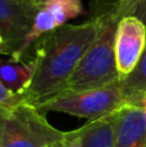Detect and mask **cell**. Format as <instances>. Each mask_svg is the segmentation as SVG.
Here are the masks:
<instances>
[{"instance_id":"obj_7","label":"cell","mask_w":146,"mask_h":147,"mask_svg":"<svg viewBox=\"0 0 146 147\" xmlns=\"http://www.w3.org/2000/svg\"><path fill=\"white\" fill-rule=\"evenodd\" d=\"M114 147H146V123L141 107H123Z\"/></svg>"},{"instance_id":"obj_1","label":"cell","mask_w":146,"mask_h":147,"mask_svg":"<svg viewBox=\"0 0 146 147\" xmlns=\"http://www.w3.org/2000/svg\"><path fill=\"white\" fill-rule=\"evenodd\" d=\"M97 20L91 16L84 23L65 25L36 41L32 47L36 69L22 96L25 103L40 110L66 92L69 80L97 35Z\"/></svg>"},{"instance_id":"obj_12","label":"cell","mask_w":146,"mask_h":147,"mask_svg":"<svg viewBox=\"0 0 146 147\" xmlns=\"http://www.w3.org/2000/svg\"><path fill=\"white\" fill-rule=\"evenodd\" d=\"M22 102V97L18 96V94H14L9 89H7L4 84L0 81V106L8 110H13L17 106H20Z\"/></svg>"},{"instance_id":"obj_18","label":"cell","mask_w":146,"mask_h":147,"mask_svg":"<svg viewBox=\"0 0 146 147\" xmlns=\"http://www.w3.org/2000/svg\"><path fill=\"white\" fill-rule=\"evenodd\" d=\"M139 107H141V110H142V112H144V117H145V123H146V98H144L141 101V103H140V106Z\"/></svg>"},{"instance_id":"obj_4","label":"cell","mask_w":146,"mask_h":147,"mask_svg":"<svg viewBox=\"0 0 146 147\" xmlns=\"http://www.w3.org/2000/svg\"><path fill=\"white\" fill-rule=\"evenodd\" d=\"M126 106L122 94L120 80L101 88L82 92H65L40 109L41 112H62L84 117L89 121L101 119Z\"/></svg>"},{"instance_id":"obj_10","label":"cell","mask_w":146,"mask_h":147,"mask_svg":"<svg viewBox=\"0 0 146 147\" xmlns=\"http://www.w3.org/2000/svg\"><path fill=\"white\" fill-rule=\"evenodd\" d=\"M120 86L126 106L139 107L146 98V48L133 71L120 79Z\"/></svg>"},{"instance_id":"obj_5","label":"cell","mask_w":146,"mask_h":147,"mask_svg":"<svg viewBox=\"0 0 146 147\" xmlns=\"http://www.w3.org/2000/svg\"><path fill=\"white\" fill-rule=\"evenodd\" d=\"M146 48V25L135 16L120 18L115 36V59L120 79L137 66Z\"/></svg>"},{"instance_id":"obj_13","label":"cell","mask_w":146,"mask_h":147,"mask_svg":"<svg viewBox=\"0 0 146 147\" xmlns=\"http://www.w3.org/2000/svg\"><path fill=\"white\" fill-rule=\"evenodd\" d=\"M137 4V0H119V9L122 16H132L133 9Z\"/></svg>"},{"instance_id":"obj_9","label":"cell","mask_w":146,"mask_h":147,"mask_svg":"<svg viewBox=\"0 0 146 147\" xmlns=\"http://www.w3.org/2000/svg\"><path fill=\"white\" fill-rule=\"evenodd\" d=\"M36 63L32 57L25 62L0 58V81L14 94L22 97L32 81Z\"/></svg>"},{"instance_id":"obj_11","label":"cell","mask_w":146,"mask_h":147,"mask_svg":"<svg viewBox=\"0 0 146 147\" xmlns=\"http://www.w3.org/2000/svg\"><path fill=\"white\" fill-rule=\"evenodd\" d=\"M44 7L51 10L58 27L65 26L71 18H76L84 14L80 0H45Z\"/></svg>"},{"instance_id":"obj_17","label":"cell","mask_w":146,"mask_h":147,"mask_svg":"<svg viewBox=\"0 0 146 147\" xmlns=\"http://www.w3.org/2000/svg\"><path fill=\"white\" fill-rule=\"evenodd\" d=\"M3 54H5V56H7V48H5L4 39L1 38V35H0V56H3Z\"/></svg>"},{"instance_id":"obj_2","label":"cell","mask_w":146,"mask_h":147,"mask_svg":"<svg viewBox=\"0 0 146 147\" xmlns=\"http://www.w3.org/2000/svg\"><path fill=\"white\" fill-rule=\"evenodd\" d=\"M91 16L97 20V35L69 80L66 92L89 90L120 80L115 59L116 28L123 17L119 0H93Z\"/></svg>"},{"instance_id":"obj_16","label":"cell","mask_w":146,"mask_h":147,"mask_svg":"<svg viewBox=\"0 0 146 147\" xmlns=\"http://www.w3.org/2000/svg\"><path fill=\"white\" fill-rule=\"evenodd\" d=\"M23 1L27 3V4H31V5H35V7L41 8L44 5V3H45V0H23Z\"/></svg>"},{"instance_id":"obj_6","label":"cell","mask_w":146,"mask_h":147,"mask_svg":"<svg viewBox=\"0 0 146 147\" xmlns=\"http://www.w3.org/2000/svg\"><path fill=\"white\" fill-rule=\"evenodd\" d=\"M39 9L23 0H0V35L5 41L9 58L31 30Z\"/></svg>"},{"instance_id":"obj_14","label":"cell","mask_w":146,"mask_h":147,"mask_svg":"<svg viewBox=\"0 0 146 147\" xmlns=\"http://www.w3.org/2000/svg\"><path fill=\"white\" fill-rule=\"evenodd\" d=\"M132 16L139 18L146 25V0H137V4L135 7Z\"/></svg>"},{"instance_id":"obj_8","label":"cell","mask_w":146,"mask_h":147,"mask_svg":"<svg viewBox=\"0 0 146 147\" xmlns=\"http://www.w3.org/2000/svg\"><path fill=\"white\" fill-rule=\"evenodd\" d=\"M122 110L103 116L101 119L88 121L82 127L83 146L84 147H114L116 129Z\"/></svg>"},{"instance_id":"obj_15","label":"cell","mask_w":146,"mask_h":147,"mask_svg":"<svg viewBox=\"0 0 146 147\" xmlns=\"http://www.w3.org/2000/svg\"><path fill=\"white\" fill-rule=\"evenodd\" d=\"M10 110L4 109L0 106V147H1V141H3V133H4V127H5V121L8 119Z\"/></svg>"},{"instance_id":"obj_3","label":"cell","mask_w":146,"mask_h":147,"mask_svg":"<svg viewBox=\"0 0 146 147\" xmlns=\"http://www.w3.org/2000/svg\"><path fill=\"white\" fill-rule=\"evenodd\" d=\"M64 134L47 120L44 112L22 102L8 115L1 147H52Z\"/></svg>"}]
</instances>
